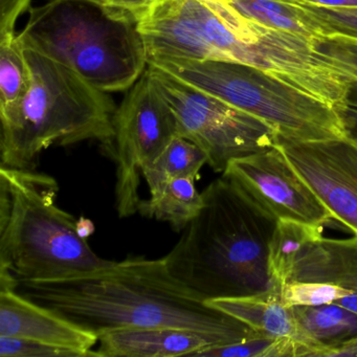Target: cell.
Here are the masks:
<instances>
[{"mask_svg": "<svg viewBox=\"0 0 357 357\" xmlns=\"http://www.w3.org/2000/svg\"><path fill=\"white\" fill-rule=\"evenodd\" d=\"M16 290L99 337L125 328H175L225 346L262 335L208 304L171 273L164 258L129 257L95 273L20 283Z\"/></svg>", "mask_w": 357, "mask_h": 357, "instance_id": "cell-1", "label": "cell"}, {"mask_svg": "<svg viewBox=\"0 0 357 357\" xmlns=\"http://www.w3.org/2000/svg\"><path fill=\"white\" fill-rule=\"evenodd\" d=\"M202 196L204 208L164 257L171 273L204 301L273 289L269 246L279 220L225 175Z\"/></svg>", "mask_w": 357, "mask_h": 357, "instance_id": "cell-2", "label": "cell"}, {"mask_svg": "<svg viewBox=\"0 0 357 357\" xmlns=\"http://www.w3.org/2000/svg\"><path fill=\"white\" fill-rule=\"evenodd\" d=\"M59 185L35 170L0 166V290L108 268L57 204Z\"/></svg>", "mask_w": 357, "mask_h": 357, "instance_id": "cell-3", "label": "cell"}, {"mask_svg": "<svg viewBox=\"0 0 357 357\" xmlns=\"http://www.w3.org/2000/svg\"><path fill=\"white\" fill-rule=\"evenodd\" d=\"M17 38L106 93L128 91L148 68L137 20L95 0H45L31 7Z\"/></svg>", "mask_w": 357, "mask_h": 357, "instance_id": "cell-4", "label": "cell"}, {"mask_svg": "<svg viewBox=\"0 0 357 357\" xmlns=\"http://www.w3.org/2000/svg\"><path fill=\"white\" fill-rule=\"evenodd\" d=\"M31 82L18 109L0 121V166L35 170L53 146L97 141L109 150L116 106L106 91L45 56L26 50Z\"/></svg>", "mask_w": 357, "mask_h": 357, "instance_id": "cell-5", "label": "cell"}, {"mask_svg": "<svg viewBox=\"0 0 357 357\" xmlns=\"http://www.w3.org/2000/svg\"><path fill=\"white\" fill-rule=\"evenodd\" d=\"M148 66L264 121L286 139L310 142L346 135L333 106L254 66L176 58H149Z\"/></svg>", "mask_w": 357, "mask_h": 357, "instance_id": "cell-6", "label": "cell"}, {"mask_svg": "<svg viewBox=\"0 0 357 357\" xmlns=\"http://www.w3.org/2000/svg\"><path fill=\"white\" fill-rule=\"evenodd\" d=\"M158 93L176 119L178 135L208 156V165L223 173L233 160L277 145V131L252 114L148 66Z\"/></svg>", "mask_w": 357, "mask_h": 357, "instance_id": "cell-7", "label": "cell"}, {"mask_svg": "<svg viewBox=\"0 0 357 357\" xmlns=\"http://www.w3.org/2000/svg\"><path fill=\"white\" fill-rule=\"evenodd\" d=\"M114 137L108 151L116 162V208L119 217L139 212L142 170L178 135L170 106L152 83L149 70L128 89L116 108Z\"/></svg>", "mask_w": 357, "mask_h": 357, "instance_id": "cell-8", "label": "cell"}, {"mask_svg": "<svg viewBox=\"0 0 357 357\" xmlns=\"http://www.w3.org/2000/svg\"><path fill=\"white\" fill-rule=\"evenodd\" d=\"M278 220L334 222L331 213L291 166L279 146L233 160L222 173Z\"/></svg>", "mask_w": 357, "mask_h": 357, "instance_id": "cell-9", "label": "cell"}, {"mask_svg": "<svg viewBox=\"0 0 357 357\" xmlns=\"http://www.w3.org/2000/svg\"><path fill=\"white\" fill-rule=\"evenodd\" d=\"M277 145L334 222L357 236V141L344 135L301 142L278 135Z\"/></svg>", "mask_w": 357, "mask_h": 357, "instance_id": "cell-10", "label": "cell"}, {"mask_svg": "<svg viewBox=\"0 0 357 357\" xmlns=\"http://www.w3.org/2000/svg\"><path fill=\"white\" fill-rule=\"evenodd\" d=\"M0 336L29 338L96 356L99 336L16 289L0 290Z\"/></svg>", "mask_w": 357, "mask_h": 357, "instance_id": "cell-11", "label": "cell"}, {"mask_svg": "<svg viewBox=\"0 0 357 357\" xmlns=\"http://www.w3.org/2000/svg\"><path fill=\"white\" fill-rule=\"evenodd\" d=\"M217 346L210 336L175 328H125L102 334L96 356H194Z\"/></svg>", "mask_w": 357, "mask_h": 357, "instance_id": "cell-12", "label": "cell"}, {"mask_svg": "<svg viewBox=\"0 0 357 357\" xmlns=\"http://www.w3.org/2000/svg\"><path fill=\"white\" fill-rule=\"evenodd\" d=\"M294 282L330 284L357 294V236L334 239L321 235L313 240L283 285Z\"/></svg>", "mask_w": 357, "mask_h": 357, "instance_id": "cell-13", "label": "cell"}, {"mask_svg": "<svg viewBox=\"0 0 357 357\" xmlns=\"http://www.w3.org/2000/svg\"><path fill=\"white\" fill-rule=\"evenodd\" d=\"M280 290L281 287L273 286V289L258 296L216 298L206 302L240 319L262 335L292 340L298 347L300 356L308 357V348L292 308L281 302Z\"/></svg>", "mask_w": 357, "mask_h": 357, "instance_id": "cell-14", "label": "cell"}, {"mask_svg": "<svg viewBox=\"0 0 357 357\" xmlns=\"http://www.w3.org/2000/svg\"><path fill=\"white\" fill-rule=\"evenodd\" d=\"M308 348V357H329L357 338V313L337 304L291 307Z\"/></svg>", "mask_w": 357, "mask_h": 357, "instance_id": "cell-15", "label": "cell"}, {"mask_svg": "<svg viewBox=\"0 0 357 357\" xmlns=\"http://www.w3.org/2000/svg\"><path fill=\"white\" fill-rule=\"evenodd\" d=\"M195 177H181L167 183L158 193L141 200L139 213L146 218L168 222L183 231L204 208V196L196 188Z\"/></svg>", "mask_w": 357, "mask_h": 357, "instance_id": "cell-16", "label": "cell"}, {"mask_svg": "<svg viewBox=\"0 0 357 357\" xmlns=\"http://www.w3.org/2000/svg\"><path fill=\"white\" fill-rule=\"evenodd\" d=\"M208 164V156L193 142L177 135L167 147L142 170L150 195L158 193L167 183L181 177L199 178V172Z\"/></svg>", "mask_w": 357, "mask_h": 357, "instance_id": "cell-17", "label": "cell"}, {"mask_svg": "<svg viewBox=\"0 0 357 357\" xmlns=\"http://www.w3.org/2000/svg\"><path fill=\"white\" fill-rule=\"evenodd\" d=\"M324 235L321 225L294 220H279L269 246V273L273 283L282 287L292 267L309 244Z\"/></svg>", "mask_w": 357, "mask_h": 357, "instance_id": "cell-18", "label": "cell"}, {"mask_svg": "<svg viewBox=\"0 0 357 357\" xmlns=\"http://www.w3.org/2000/svg\"><path fill=\"white\" fill-rule=\"evenodd\" d=\"M26 51L17 34L0 37V121L15 114L30 87Z\"/></svg>", "mask_w": 357, "mask_h": 357, "instance_id": "cell-19", "label": "cell"}, {"mask_svg": "<svg viewBox=\"0 0 357 357\" xmlns=\"http://www.w3.org/2000/svg\"><path fill=\"white\" fill-rule=\"evenodd\" d=\"M229 3L246 20L261 26L319 38L317 31L285 0H229Z\"/></svg>", "mask_w": 357, "mask_h": 357, "instance_id": "cell-20", "label": "cell"}, {"mask_svg": "<svg viewBox=\"0 0 357 357\" xmlns=\"http://www.w3.org/2000/svg\"><path fill=\"white\" fill-rule=\"evenodd\" d=\"M308 22L319 37L357 39V7L335 8L311 5L301 0H285Z\"/></svg>", "mask_w": 357, "mask_h": 357, "instance_id": "cell-21", "label": "cell"}, {"mask_svg": "<svg viewBox=\"0 0 357 357\" xmlns=\"http://www.w3.org/2000/svg\"><path fill=\"white\" fill-rule=\"evenodd\" d=\"M200 357H298L296 342L283 338L258 335L243 342L213 346L196 353Z\"/></svg>", "mask_w": 357, "mask_h": 357, "instance_id": "cell-22", "label": "cell"}, {"mask_svg": "<svg viewBox=\"0 0 357 357\" xmlns=\"http://www.w3.org/2000/svg\"><path fill=\"white\" fill-rule=\"evenodd\" d=\"M351 292L340 286L330 284L294 282L282 286L280 298L285 306H319L335 304Z\"/></svg>", "mask_w": 357, "mask_h": 357, "instance_id": "cell-23", "label": "cell"}, {"mask_svg": "<svg viewBox=\"0 0 357 357\" xmlns=\"http://www.w3.org/2000/svg\"><path fill=\"white\" fill-rule=\"evenodd\" d=\"M1 357H86V353L29 338L0 336Z\"/></svg>", "mask_w": 357, "mask_h": 357, "instance_id": "cell-24", "label": "cell"}, {"mask_svg": "<svg viewBox=\"0 0 357 357\" xmlns=\"http://www.w3.org/2000/svg\"><path fill=\"white\" fill-rule=\"evenodd\" d=\"M33 0H0V37L13 36L17 20L29 12Z\"/></svg>", "mask_w": 357, "mask_h": 357, "instance_id": "cell-25", "label": "cell"}, {"mask_svg": "<svg viewBox=\"0 0 357 357\" xmlns=\"http://www.w3.org/2000/svg\"><path fill=\"white\" fill-rule=\"evenodd\" d=\"M106 7L124 12L137 22L165 0H95Z\"/></svg>", "mask_w": 357, "mask_h": 357, "instance_id": "cell-26", "label": "cell"}, {"mask_svg": "<svg viewBox=\"0 0 357 357\" xmlns=\"http://www.w3.org/2000/svg\"><path fill=\"white\" fill-rule=\"evenodd\" d=\"M208 5L231 30L239 32L243 28L245 18L231 7L229 0H200Z\"/></svg>", "mask_w": 357, "mask_h": 357, "instance_id": "cell-27", "label": "cell"}, {"mask_svg": "<svg viewBox=\"0 0 357 357\" xmlns=\"http://www.w3.org/2000/svg\"><path fill=\"white\" fill-rule=\"evenodd\" d=\"M335 109L342 121L344 135L357 141V107L342 104Z\"/></svg>", "mask_w": 357, "mask_h": 357, "instance_id": "cell-28", "label": "cell"}, {"mask_svg": "<svg viewBox=\"0 0 357 357\" xmlns=\"http://www.w3.org/2000/svg\"><path fill=\"white\" fill-rule=\"evenodd\" d=\"M304 3L324 7L355 8L357 7V0H301Z\"/></svg>", "mask_w": 357, "mask_h": 357, "instance_id": "cell-29", "label": "cell"}, {"mask_svg": "<svg viewBox=\"0 0 357 357\" xmlns=\"http://www.w3.org/2000/svg\"><path fill=\"white\" fill-rule=\"evenodd\" d=\"M78 231L83 238H86L87 239V237H89L95 231V227H93V223L89 220V219L80 218L78 220Z\"/></svg>", "mask_w": 357, "mask_h": 357, "instance_id": "cell-30", "label": "cell"}]
</instances>
